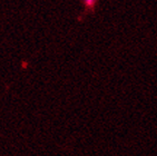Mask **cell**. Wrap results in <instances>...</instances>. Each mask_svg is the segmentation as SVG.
<instances>
[{
    "instance_id": "cell-1",
    "label": "cell",
    "mask_w": 157,
    "mask_h": 156,
    "mask_svg": "<svg viewBox=\"0 0 157 156\" xmlns=\"http://www.w3.org/2000/svg\"><path fill=\"white\" fill-rule=\"evenodd\" d=\"M82 3H84L85 8L89 11H94L95 10V7H96L97 2L99 1V0H82Z\"/></svg>"
}]
</instances>
